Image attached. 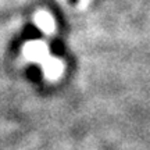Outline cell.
Wrapping results in <instances>:
<instances>
[{"instance_id": "6da1fadb", "label": "cell", "mask_w": 150, "mask_h": 150, "mask_svg": "<svg viewBox=\"0 0 150 150\" xmlns=\"http://www.w3.org/2000/svg\"><path fill=\"white\" fill-rule=\"evenodd\" d=\"M24 36L27 38V39H39V38H42V32H40V29L36 28L35 25L32 24H29L25 29H24Z\"/></svg>"}, {"instance_id": "7a4b0ae2", "label": "cell", "mask_w": 150, "mask_h": 150, "mask_svg": "<svg viewBox=\"0 0 150 150\" xmlns=\"http://www.w3.org/2000/svg\"><path fill=\"white\" fill-rule=\"evenodd\" d=\"M40 75H42V72H40V68H39L38 65H31V67L28 68V76H29L31 79L38 81L40 78Z\"/></svg>"}, {"instance_id": "3957f363", "label": "cell", "mask_w": 150, "mask_h": 150, "mask_svg": "<svg viewBox=\"0 0 150 150\" xmlns=\"http://www.w3.org/2000/svg\"><path fill=\"white\" fill-rule=\"evenodd\" d=\"M50 49H52V52H53L56 56H61V54L64 53V46H63V43L59 42V40H53V43L50 45Z\"/></svg>"}, {"instance_id": "277c9868", "label": "cell", "mask_w": 150, "mask_h": 150, "mask_svg": "<svg viewBox=\"0 0 150 150\" xmlns=\"http://www.w3.org/2000/svg\"><path fill=\"white\" fill-rule=\"evenodd\" d=\"M78 0H70V3H76Z\"/></svg>"}]
</instances>
